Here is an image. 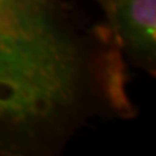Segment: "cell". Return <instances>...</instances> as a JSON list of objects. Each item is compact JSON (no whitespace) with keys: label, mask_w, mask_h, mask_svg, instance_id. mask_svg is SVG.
I'll list each match as a JSON object with an SVG mask.
<instances>
[{"label":"cell","mask_w":156,"mask_h":156,"mask_svg":"<svg viewBox=\"0 0 156 156\" xmlns=\"http://www.w3.org/2000/svg\"><path fill=\"white\" fill-rule=\"evenodd\" d=\"M95 2H97V3H98V5L103 7V9H106V7L110 5V3H112L113 0H95Z\"/></svg>","instance_id":"cell-3"},{"label":"cell","mask_w":156,"mask_h":156,"mask_svg":"<svg viewBox=\"0 0 156 156\" xmlns=\"http://www.w3.org/2000/svg\"><path fill=\"white\" fill-rule=\"evenodd\" d=\"M113 44L134 67L156 73V0H113L104 9Z\"/></svg>","instance_id":"cell-2"},{"label":"cell","mask_w":156,"mask_h":156,"mask_svg":"<svg viewBox=\"0 0 156 156\" xmlns=\"http://www.w3.org/2000/svg\"><path fill=\"white\" fill-rule=\"evenodd\" d=\"M130 104L120 49L68 0H0V156H58L94 116Z\"/></svg>","instance_id":"cell-1"}]
</instances>
